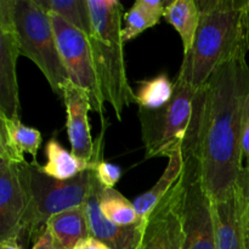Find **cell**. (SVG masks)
Here are the masks:
<instances>
[{"label":"cell","mask_w":249,"mask_h":249,"mask_svg":"<svg viewBox=\"0 0 249 249\" xmlns=\"http://www.w3.org/2000/svg\"><path fill=\"white\" fill-rule=\"evenodd\" d=\"M32 249H58L57 245L55 242L53 233L50 232L49 229H45L43 235L38 238L36 243H34L33 248Z\"/></svg>","instance_id":"cell-28"},{"label":"cell","mask_w":249,"mask_h":249,"mask_svg":"<svg viewBox=\"0 0 249 249\" xmlns=\"http://www.w3.org/2000/svg\"><path fill=\"white\" fill-rule=\"evenodd\" d=\"M212 215L215 249H246L236 191L221 201L212 202Z\"/></svg>","instance_id":"cell-15"},{"label":"cell","mask_w":249,"mask_h":249,"mask_svg":"<svg viewBox=\"0 0 249 249\" xmlns=\"http://www.w3.org/2000/svg\"><path fill=\"white\" fill-rule=\"evenodd\" d=\"M237 198L238 215L245 237L246 249H249V167H245L240 173L235 186Z\"/></svg>","instance_id":"cell-24"},{"label":"cell","mask_w":249,"mask_h":249,"mask_svg":"<svg viewBox=\"0 0 249 249\" xmlns=\"http://www.w3.org/2000/svg\"><path fill=\"white\" fill-rule=\"evenodd\" d=\"M27 208L19 164L0 160V242L17 240Z\"/></svg>","instance_id":"cell-12"},{"label":"cell","mask_w":249,"mask_h":249,"mask_svg":"<svg viewBox=\"0 0 249 249\" xmlns=\"http://www.w3.org/2000/svg\"><path fill=\"white\" fill-rule=\"evenodd\" d=\"M92 18L89 38L104 101L111 105L121 121L125 107L136 104L129 85L122 39L123 5L118 0H88Z\"/></svg>","instance_id":"cell-3"},{"label":"cell","mask_w":249,"mask_h":249,"mask_svg":"<svg viewBox=\"0 0 249 249\" xmlns=\"http://www.w3.org/2000/svg\"><path fill=\"white\" fill-rule=\"evenodd\" d=\"M184 156V198L181 206L182 249H215L212 202L203 187L201 164L189 128L182 142Z\"/></svg>","instance_id":"cell-7"},{"label":"cell","mask_w":249,"mask_h":249,"mask_svg":"<svg viewBox=\"0 0 249 249\" xmlns=\"http://www.w3.org/2000/svg\"><path fill=\"white\" fill-rule=\"evenodd\" d=\"M92 170L95 172L99 182L105 189H114V185L121 180L122 177V170L118 165L105 162L101 158L96 160V164Z\"/></svg>","instance_id":"cell-25"},{"label":"cell","mask_w":249,"mask_h":249,"mask_svg":"<svg viewBox=\"0 0 249 249\" xmlns=\"http://www.w3.org/2000/svg\"><path fill=\"white\" fill-rule=\"evenodd\" d=\"M182 175L172 191L158 203L145 224L139 249H182Z\"/></svg>","instance_id":"cell-10"},{"label":"cell","mask_w":249,"mask_h":249,"mask_svg":"<svg viewBox=\"0 0 249 249\" xmlns=\"http://www.w3.org/2000/svg\"><path fill=\"white\" fill-rule=\"evenodd\" d=\"M247 0H196L199 23L191 50L184 55L179 77L196 89L223 63L247 53L243 9Z\"/></svg>","instance_id":"cell-2"},{"label":"cell","mask_w":249,"mask_h":249,"mask_svg":"<svg viewBox=\"0 0 249 249\" xmlns=\"http://www.w3.org/2000/svg\"><path fill=\"white\" fill-rule=\"evenodd\" d=\"M124 21H125V26L122 29V39L124 43L133 40L134 38L143 33L146 29L157 24L138 1H135L133 7L126 12Z\"/></svg>","instance_id":"cell-23"},{"label":"cell","mask_w":249,"mask_h":249,"mask_svg":"<svg viewBox=\"0 0 249 249\" xmlns=\"http://www.w3.org/2000/svg\"><path fill=\"white\" fill-rule=\"evenodd\" d=\"M101 141L102 135L96 142L97 148L95 157L92 158L91 162H88V160L75 157L72 152L66 151L56 139H51L45 146L46 163L44 165L39 164V169H40L41 173L46 174L48 177L53 178V179H74L82 173L94 169L96 160L101 157Z\"/></svg>","instance_id":"cell-17"},{"label":"cell","mask_w":249,"mask_h":249,"mask_svg":"<svg viewBox=\"0 0 249 249\" xmlns=\"http://www.w3.org/2000/svg\"><path fill=\"white\" fill-rule=\"evenodd\" d=\"M243 31H245L246 45L249 50V0L246 1L245 9H243Z\"/></svg>","instance_id":"cell-30"},{"label":"cell","mask_w":249,"mask_h":249,"mask_svg":"<svg viewBox=\"0 0 249 249\" xmlns=\"http://www.w3.org/2000/svg\"><path fill=\"white\" fill-rule=\"evenodd\" d=\"M99 203L102 214L114 225L123 228L140 226V218L133 202L126 199L116 189H105L102 186L99 191Z\"/></svg>","instance_id":"cell-21"},{"label":"cell","mask_w":249,"mask_h":249,"mask_svg":"<svg viewBox=\"0 0 249 249\" xmlns=\"http://www.w3.org/2000/svg\"><path fill=\"white\" fill-rule=\"evenodd\" d=\"M58 249H74L79 242L90 237V229L84 204L55 214L46 223Z\"/></svg>","instance_id":"cell-18"},{"label":"cell","mask_w":249,"mask_h":249,"mask_svg":"<svg viewBox=\"0 0 249 249\" xmlns=\"http://www.w3.org/2000/svg\"><path fill=\"white\" fill-rule=\"evenodd\" d=\"M198 90L178 75L174 94L165 106L158 109L139 108L145 158L168 157L182 146L194 119Z\"/></svg>","instance_id":"cell-6"},{"label":"cell","mask_w":249,"mask_h":249,"mask_svg":"<svg viewBox=\"0 0 249 249\" xmlns=\"http://www.w3.org/2000/svg\"><path fill=\"white\" fill-rule=\"evenodd\" d=\"M0 249H23L17 240H7L0 242Z\"/></svg>","instance_id":"cell-31"},{"label":"cell","mask_w":249,"mask_h":249,"mask_svg":"<svg viewBox=\"0 0 249 249\" xmlns=\"http://www.w3.org/2000/svg\"><path fill=\"white\" fill-rule=\"evenodd\" d=\"M136 1L145 9V11L152 17L156 23H160V18L164 16V10L168 1L164 0H136Z\"/></svg>","instance_id":"cell-27"},{"label":"cell","mask_w":249,"mask_h":249,"mask_svg":"<svg viewBox=\"0 0 249 249\" xmlns=\"http://www.w3.org/2000/svg\"><path fill=\"white\" fill-rule=\"evenodd\" d=\"M248 94L246 53L219 66L197 94L191 131L211 202L230 196L245 168L241 130Z\"/></svg>","instance_id":"cell-1"},{"label":"cell","mask_w":249,"mask_h":249,"mask_svg":"<svg viewBox=\"0 0 249 249\" xmlns=\"http://www.w3.org/2000/svg\"><path fill=\"white\" fill-rule=\"evenodd\" d=\"M21 55L14 21V0L0 1V113L19 118L16 63Z\"/></svg>","instance_id":"cell-9"},{"label":"cell","mask_w":249,"mask_h":249,"mask_svg":"<svg viewBox=\"0 0 249 249\" xmlns=\"http://www.w3.org/2000/svg\"><path fill=\"white\" fill-rule=\"evenodd\" d=\"M184 173V156H182V146L175 148L168 155V165L163 172L155 186L139 196L133 202L138 215L140 218V230L143 232L145 224L153 209L158 206L160 201L172 191Z\"/></svg>","instance_id":"cell-16"},{"label":"cell","mask_w":249,"mask_h":249,"mask_svg":"<svg viewBox=\"0 0 249 249\" xmlns=\"http://www.w3.org/2000/svg\"><path fill=\"white\" fill-rule=\"evenodd\" d=\"M241 148L246 160L245 167H249V94L246 100L242 116V130H241Z\"/></svg>","instance_id":"cell-26"},{"label":"cell","mask_w":249,"mask_h":249,"mask_svg":"<svg viewBox=\"0 0 249 249\" xmlns=\"http://www.w3.org/2000/svg\"><path fill=\"white\" fill-rule=\"evenodd\" d=\"M14 21L21 55L36 63L51 90L62 97L70 75L58 50L49 12L36 0H14Z\"/></svg>","instance_id":"cell-5"},{"label":"cell","mask_w":249,"mask_h":249,"mask_svg":"<svg viewBox=\"0 0 249 249\" xmlns=\"http://www.w3.org/2000/svg\"><path fill=\"white\" fill-rule=\"evenodd\" d=\"M67 111V134L71 152L80 160L91 162L96 147L90 131L89 111H92L90 96L83 88L70 82L63 88L62 95Z\"/></svg>","instance_id":"cell-11"},{"label":"cell","mask_w":249,"mask_h":249,"mask_svg":"<svg viewBox=\"0 0 249 249\" xmlns=\"http://www.w3.org/2000/svg\"><path fill=\"white\" fill-rule=\"evenodd\" d=\"M49 15L70 80L89 94L92 111L100 114L105 125V101L100 89L89 36L67 23L58 15L53 12H49Z\"/></svg>","instance_id":"cell-8"},{"label":"cell","mask_w":249,"mask_h":249,"mask_svg":"<svg viewBox=\"0 0 249 249\" xmlns=\"http://www.w3.org/2000/svg\"><path fill=\"white\" fill-rule=\"evenodd\" d=\"M165 21L181 36L184 55L191 50L199 23V9L196 0H172L164 10Z\"/></svg>","instance_id":"cell-19"},{"label":"cell","mask_w":249,"mask_h":249,"mask_svg":"<svg viewBox=\"0 0 249 249\" xmlns=\"http://www.w3.org/2000/svg\"><path fill=\"white\" fill-rule=\"evenodd\" d=\"M19 179L26 192L27 208L21 223L19 242L38 241L53 215L83 206L96 181L94 170L71 180H57L40 172L36 160L19 164Z\"/></svg>","instance_id":"cell-4"},{"label":"cell","mask_w":249,"mask_h":249,"mask_svg":"<svg viewBox=\"0 0 249 249\" xmlns=\"http://www.w3.org/2000/svg\"><path fill=\"white\" fill-rule=\"evenodd\" d=\"M46 12H53L67 23L91 36L92 18L88 0H36Z\"/></svg>","instance_id":"cell-20"},{"label":"cell","mask_w":249,"mask_h":249,"mask_svg":"<svg viewBox=\"0 0 249 249\" xmlns=\"http://www.w3.org/2000/svg\"><path fill=\"white\" fill-rule=\"evenodd\" d=\"M102 185L96 178L91 194L84 203L90 235L112 249H139L142 237L139 225L126 228L114 225L102 214L99 203V191Z\"/></svg>","instance_id":"cell-13"},{"label":"cell","mask_w":249,"mask_h":249,"mask_svg":"<svg viewBox=\"0 0 249 249\" xmlns=\"http://www.w3.org/2000/svg\"><path fill=\"white\" fill-rule=\"evenodd\" d=\"M40 146V131L0 113V160L21 164L26 162L24 153H29L36 160Z\"/></svg>","instance_id":"cell-14"},{"label":"cell","mask_w":249,"mask_h":249,"mask_svg":"<svg viewBox=\"0 0 249 249\" xmlns=\"http://www.w3.org/2000/svg\"><path fill=\"white\" fill-rule=\"evenodd\" d=\"M74 249H112V248H109L108 246L105 245L104 242H101V241L96 240V238H94L92 236H90V237L85 238V240H83L82 242L78 243L77 247Z\"/></svg>","instance_id":"cell-29"},{"label":"cell","mask_w":249,"mask_h":249,"mask_svg":"<svg viewBox=\"0 0 249 249\" xmlns=\"http://www.w3.org/2000/svg\"><path fill=\"white\" fill-rule=\"evenodd\" d=\"M138 84L139 88L135 96L139 108H160L172 100L174 94V83L170 82L165 73L156 75L152 79L141 80Z\"/></svg>","instance_id":"cell-22"}]
</instances>
